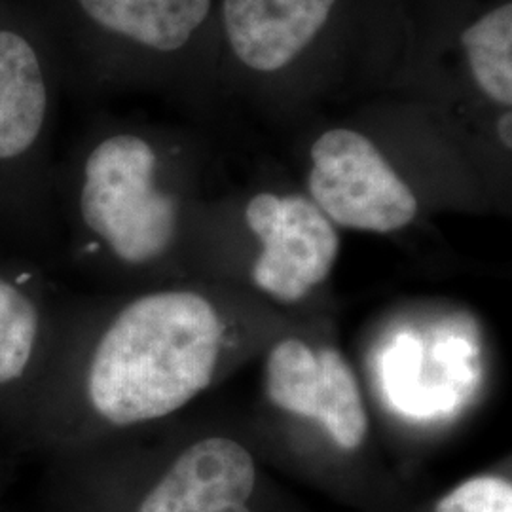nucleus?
I'll use <instances>...</instances> for the list:
<instances>
[{
  "instance_id": "6e6552de",
  "label": "nucleus",
  "mask_w": 512,
  "mask_h": 512,
  "mask_svg": "<svg viewBox=\"0 0 512 512\" xmlns=\"http://www.w3.org/2000/svg\"><path fill=\"white\" fill-rule=\"evenodd\" d=\"M255 461L234 440L203 439L183 450L137 512H251Z\"/></svg>"
},
{
  "instance_id": "9b49d317",
  "label": "nucleus",
  "mask_w": 512,
  "mask_h": 512,
  "mask_svg": "<svg viewBox=\"0 0 512 512\" xmlns=\"http://www.w3.org/2000/svg\"><path fill=\"white\" fill-rule=\"evenodd\" d=\"M317 357L321 366L317 420L323 421L338 446L355 450L363 444L368 431L365 404L357 380L338 351L323 349Z\"/></svg>"
},
{
  "instance_id": "9d476101",
  "label": "nucleus",
  "mask_w": 512,
  "mask_h": 512,
  "mask_svg": "<svg viewBox=\"0 0 512 512\" xmlns=\"http://www.w3.org/2000/svg\"><path fill=\"white\" fill-rule=\"evenodd\" d=\"M461 46L478 92L503 109L512 105V2H503L475 19Z\"/></svg>"
},
{
  "instance_id": "1a4fd4ad",
  "label": "nucleus",
  "mask_w": 512,
  "mask_h": 512,
  "mask_svg": "<svg viewBox=\"0 0 512 512\" xmlns=\"http://www.w3.org/2000/svg\"><path fill=\"white\" fill-rule=\"evenodd\" d=\"M338 0H222L230 52L253 73H281L327 27Z\"/></svg>"
},
{
  "instance_id": "0eeeda50",
  "label": "nucleus",
  "mask_w": 512,
  "mask_h": 512,
  "mask_svg": "<svg viewBox=\"0 0 512 512\" xmlns=\"http://www.w3.org/2000/svg\"><path fill=\"white\" fill-rule=\"evenodd\" d=\"M247 226L262 241L253 268L256 285L283 302H298L330 274L340 239L323 211L304 196L256 194Z\"/></svg>"
},
{
  "instance_id": "ddd939ff",
  "label": "nucleus",
  "mask_w": 512,
  "mask_h": 512,
  "mask_svg": "<svg viewBox=\"0 0 512 512\" xmlns=\"http://www.w3.org/2000/svg\"><path fill=\"white\" fill-rule=\"evenodd\" d=\"M435 512H512V486L501 476H475L446 497Z\"/></svg>"
},
{
  "instance_id": "39448f33",
  "label": "nucleus",
  "mask_w": 512,
  "mask_h": 512,
  "mask_svg": "<svg viewBox=\"0 0 512 512\" xmlns=\"http://www.w3.org/2000/svg\"><path fill=\"white\" fill-rule=\"evenodd\" d=\"M310 156L311 202L330 222L389 234L416 219L414 192L363 133L329 129L311 145Z\"/></svg>"
},
{
  "instance_id": "7ed1b4c3",
  "label": "nucleus",
  "mask_w": 512,
  "mask_h": 512,
  "mask_svg": "<svg viewBox=\"0 0 512 512\" xmlns=\"http://www.w3.org/2000/svg\"><path fill=\"white\" fill-rule=\"evenodd\" d=\"M63 69L27 0H0V253L50 266L57 238L52 154Z\"/></svg>"
},
{
  "instance_id": "f8f14e48",
  "label": "nucleus",
  "mask_w": 512,
  "mask_h": 512,
  "mask_svg": "<svg viewBox=\"0 0 512 512\" xmlns=\"http://www.w3.org/2000/svg\"><path fill=\"white\" fill-rule=\"evenodd\" d=\"M266 389L272 403L285 412L317 418L321 397L319 357L298 338L279 342L268 357Z\"/></svg>"
},
{
  "instance_id": "4468645a",
  "label": "nucleus",
  "mask_w": 512,
  "mask_h": 512,
  "mask_svg": "<svg viewBox=\"0 0 512 512\" xmlns=\"http://www.w3.org/2000/svg\"><path fill=\"white\" fill-rule=\"evenodd\" d=\"M497 135L503 143V147H512V114L511 109L505 110L501 116H499V122H497Z\"/></svg>"
},
{
  "instance_id": "20e7f679",
  "label": "nucleus",
  "mask_w": 512,
  "mask_h": 512,
  "mask_svg": "<svg viewBox=\"0 0 512 512\" xmlns=\"http://www.w3.org/2000/svg\"><path fill=\"white\" fill-rule=\"evenodd\" d=\"M59 54L65 86L158 80L200 37L213 0H27Z\"/></svg>"
},
{
  "instance_id": "f257e3e1",
  "label": "nucleus",
  "mask_w": 512,
  "mask_h": 512,
  "mask_svg": "<svg viewBox=\"0 0 512 512\" xmlns=\"http://www.w3.org/2000/svg\"><path fill=\"white\" fill-rule=\"evenodd\" d=\"M220 336L219 315L192 291L139 294L88 342L61 327L57 310L19 446L63 450L92 429L171 416L211 384Z\"/></svg>"
},
{
  "instance_id": "f03ea898",
  "label": "nucleus",
  "mask_w": 512,
  "mask_h": 512,
  "mask_svg": "<svg viewBox=\"0 0 512 512\" xmlns=\"http://www.w3.org/2000/svg\"><path fill=\"white\" fill-rule=\"evenodd\" d=\"M54 200L57 234L65 222L78 260L139 272L179 238L181 198L165 183L164 148L145 129H93L55 165Z\"/></svg>"
},
{
  "instance_id": "423d86ee",
  "label": "nucleus",
  "mask_w": 512,
  "mask_h": 512,
  "mask_svg": "<svg viewBox=\"0 0 512 512\" xmlns=\"http://www.w3.org/2000/svg\"><path fill=\"white\" fill-rule=\"evenodd\" d=\"M57 310L50 266L33 256L0 253V446H19Z\"/></svg>"
}]
</instances>
